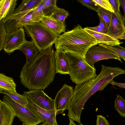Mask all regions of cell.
I'll return each mask as SVG.
<instances>
[{
	"mask_svg": "<svg viewBox=\"0 0 125 125\" xmlns=\"http://www.w3.org/2000/svg\"><path fill=\"white\" fill-rule=\"evenodd\" d=\"M110 83L113 85L117 86L121 88H125V83H119L113 81Z\"/></svg>",
	"mask_w": 125,
	"mask_h": 125,
	"instance_id": "35",
	"label": "cell"
},
{
	"mask_svg": "<svg viewBox=\"0 0 125 125\" xmlns=\"http://www.w3.org/2000/svg\"><path fill=\"white\" fill-rule=\"evenodd\" d=\"M84 30L91 36H93L99 44L113 46L120 45L122 43L118 39L111 37L103 33L97 32L84 28Z\"/></svg>",
	"mask_w": 125,
	"mask_h": 125,
	"instance_id": "16",
	"label": "cell"
},
{
	"mask_svg": "<svg viewBox=\"0 0 125 125\" xmlns=\"http://www.w3.org/2000/svg\"><path fill=\"white\" fill-rule=\"evenodd\" d=\"M22 125H26L25 124H24V123H23L22 124Z\"/></svg>",
	"mask_w": 125,
	"mask_h": 125,
	"instance_id": "41",
	"label": "cell"
},
{
	"mask_svg": "<svg viewBox=\"0 0 125 125\" xmlns=\"http://www.w3.org/2000/svg\"><path fill=\"white\" fill-rule=\"evenodd\" d=\"M69 15L68 11L58 8L57 6L52 10L47 16L50 18L64 23L66 18Z\"/></svg>",
	"mask_w": 125,
	"mask_h": 125,
	"instance_id": "21",
	"label": "cell"
},
{
	"mask_svg": "<svg viewBox=\"0 0 125 125\" xmlns=\"http://www.w3.org/2000/svg\"><path fill=\"white\" fill-rule=\"evenodd\" d=\"M96 125H110V124L105 117L101 115H97Z\"/></svg>",
	"mask_w": 125,
	"mask_h": 125,
	"instance_id": "32",
	"label": "cell"
},
{
	"mask_svg": "<svg viewBox=\"0 0 125 125\" xmlns=\"http://www.w3.org/2000/svg\"><path fill=\"white\" fill-rule=\"evenodd\" d=\"M68 62L70 79L76 84L96 77V69L89 65L85 58L74 54L65 52Z\"/></svg>",
	"mask_w": 125,
	"mask_h": 125,
	"instance_id": "4",
	"label": "cell"
},
{
	"mask_svg": "<svg viewBox=\"0 0 125 125\" xmlns=\"http://www.w3.org/2000/svg\"><path fill=\"white\" fill-rule=\"evenodd\" d=\"M43 0L33 10L32 14V19L33 22H38L41 21L44 16V7Z\"/></svg>",
	"mask_w": 125,
	"mask_h": 125,
	"instance_id": "23",
	"label": "cell"
},
{
	"mask_svg": "<svg viewBox=\"0 0 125 125\" xmlns=\"http://www.w3.org/2000/svg\"><path fill=\"white\" fill-rule=\"evenodd\" d=\"M42 0H24L18 7L15 10L13 15L35 9L40 3Z\"/></svg>",
	"mask_w": 125,
	"mask_h": 125,
	"instance_id": "19",
	"label": "cell"
},
{
	"mask_svg": "<svg viewBox=\"0 0 125 125\" xmlns=\"http://www.w3.org/2000/svg\"><path fill=\"white\" fill-rule=\"evenodd\" d=\"M11 109L16 116L26 125H37L43 121L26 107L14 101L6 95L2 100Z\"/></svg>",
	"mask_w": 125,
	"mask_h": 125,
	"instance_id": "6",
	"label": "cell"
},
{
	"mask_svg": "<svg viewBox=\"0 0 125 125\" xmlns=\"http://www.w3.org/2000/svg\"><path fill=\"white\" fill-rule=\"evenodd\" d=\"M125 33V25L118 19L113 12H112L111 21L106 34L116 38Z\"/></svg>",
	"mask_w": 125,
	"mask_h": 125,
	"instance_id": "14",
	"label": "cell"
},
{
	"mask_svg": "<svg viewBox=\"0 0 125 125\" xmlns=\"http://www.w3.org/2000/svg\"><path fill=\"white\" fill-rule=\"evenodd\" d=\"M98 15L99 17L100 21L98 26L101 27L104 33L106 34L108 32V27L105 22L102 18L99 15Z\"/></svg>",
	"mask_w": 125,
	"mask_h": 125,
	"instance_id": "33",
	"label": "cell"
},
{
	"mask_svg": "<svg viewBox=\"0 0 125 125\" xmlns=\"http://www.w3.org/2000/svg\"><path fill=\"white\" fill-rule=\"evenodd\" d=\"M99 74L89 80L76 84L72 99L68 107L69 118L80 124L81 115L85 104L89 99L98 91L103 90L116 77L125 74V70L118 67L103 65Z\"/></svg>",
	"mask_w": 125,
	"mask_h": 125,
	"instance_id": "1",
	"label": "cell"
},
{
	"mask_svg": "<svg viewBox=\"0 0 125 125\" xmlns=\"http://www.w3.org/2000/svg\"><path fill=\"white\" fill-rule=\"evenodd\" d=\"M25 55L26 61L25 63L29 64L36 58L40 51L39 48L32 41L26 40L20 48Z\"/></svg>",
	"mask_w": 125,
	"mask_h": 125,
	"instance_id": "15",
	"label": "cell"
},
{
	"mask_svg": "<svg viewBox=\"0 0 125 125\" xmlns=\"http://www.w3.org/2000/svg\"><path fill=\"white\" fill-rule=\"evenodd\" d=\"M79 125H83L82 124H80Z\"/></svg>",
	"mask_w": 125,
	"mask_h": 125,
	"instance_id": "42",
	"label": "cell"
},
{
	"mask_svg": "<svg viewBox=\"0 0 125 125\" xmlns=\"http://www.w3.org/2000/svg\"><path fill=\"white\" fill-rule=\"evenodd\" d=\"M27 102L25 106L34 114L43 121V123L50 125H58L56 120V112L55 109L47 110L39 107L35 104L24 93Z\"/></svg>",
	"mask_w": 125,
	"mask_h": 125,
	"instance_id": "8",
	"label": "cell"
},
{
	"mask_svg": "<svg viewBox=\"0 0 125 125\" xmlns=\"http://www.w3.org/2000/svg\"><path fill=\"white\" fill-rule=\"evenodd\" d=\"M87 29L97 32L104 33L101 27L99 26L94 27H87Z\"/></svg>",
	"mask_w": 125,
	"mask_h": 125,
	"instance_id": "34",
	"label": "cell"
},
{
	"mask_svg": "<svg viewBox=\"0 0 125 125\" xmlns=\"http://www.w3.org/2000/svg\"><path fill=\"white\" fill-rule=\"evenodd\" d=\"M73 87L65 84L57 93L54 100L56 115L62 114L67 109L73 97Z\"/></svg>",
	"mask_w": 125,
	"mask_h": 125,
	"instance_id": "9",
	"label": "cell"
},
{
	"mask_svg": "<svg viewBox=\"0 0 125 125\" xmlns=\"http://www.w3.org/2000/svg\"><path fill=\"white\" fill-rule=\"evenodd\" d=\"M116 39H120L121 40L125 39V33L122 35L120 36L117 37Z\"/></svg>",
	"mask_w": 125,
	"mask_h": 125,
	"instance_id": "38",
	"label": "cell"
},
{
	"mask_svg": "<svg viewBox=\"0 0 125 125\" xmlns=\"http://www.w3.org/2000/svg\"><path fill=\"white\" fill-rule=\"evenodd\" d=\"M98 15L100 16L105 22L108 27L111 19L112 12L105 9L99 5Z\"/></svg>",
	"mask_w": 125,
	"mask_h": 125,
	"instance_id": "27",
	"label": "cell"
},
{
	"mask_svg": "<svg viewBox=\"0 0 125 125\" xmlns=\"http://www.w3.org/2000/svg\"><path fill=\"white\" fill-rule=\"evenodd\" d=\"M125 101L119 94L117 95L115 100L114 106L120 115L125 117Z\"/></svg>",
	"mask_w": 125,
	"mask_h": 125,
	"instance_id": "24",
	"label": "cell"
},
{
	"mask_svg": "<svg viewBox=\"0 0 125 125\" xmlns=\"http://www.w3.org/2000/svg\"><path fill=\"white\" fill-rule=\"evenodd\" d=\"M69 125H77L74 123V121L70 118H69Z\"/></svg>",
	"mask_w": 125,
	"mask_h": 125,
	"instance_id": "37",
	"label": "cell"
},
{
	"mask_svg": "<svg viewBox=\"0 0 125 125\" xmlns=\"http://www.w3.org/2000/svg\"><path fill=\"white\" fill-rule=\"evenodd\" d=\"M56 0H43L44 13V16H47L56 5Z\"/></svg>",
	"mask_w": 125,
	"mask_h": 125,
	"instance_id": "28",
	"label": "cell"
},
{
	"mask_svg": "<svg viewBox=\"0 0 125 125\" xmlns=\"http://www.w3.org/2000/svg\"><path fill=\"white\" fill-rule=\"evenodd\" d=\"M98 44L93 36L78 24L71 30L59 35L55 46L56 50L73 53L85 58L88 50Z\"/></svg>",
	"mask_w": 125,
	"mask_h": 125,
	"instance_id": "3",
	"label": "cell"
},
{
	"mask_svg": "<svg viewBox=\"0 0 125 125\" xmlns=\"http://www.w3.org/2000/svg\"><path fill=\"white\" fill-rule=\"evenodd\" d=\"M109 1L113 8L114 11V13L118 19L125 25V19L120 12L119 0H109Z\"/></svg>",
	"mask_w": 125,
	"mask_h": 125,
	"instance_id": "25",
	"label": "cell"
},
{
	"mask_svg": "<svg viewBox=\"0 0 125 125\" xmlns=\"http://www.w3.org/2000/svg\"><path fill=\"white\" fill-rule=\"evenodd\" d=\"M25 93L37 105L47 110L55 109L54 100L48 96L42 89L24 91Z\"/></svg>",
	"mask_w": 125,
	"mask_h": 125,
	"instance_id": "11",
	"label": "cell"
},
{
	"mask_svg": "<svg viewBox=\"0 0 125 125\" xmlns=\"http://www.w3.org/2000/svg\"><path fill=\"white\" fill-rule=\"evenodd\" d=\"M2 102V101L0 100V104H1V103Z\"/></svg>",
	"mask_w": 125,
	"mask_h": 125,
	"instance_id": "40",
	"label": "cell"
},
{
	"mask_svg": "<svg viewBox=\"0 0 125 125\" xmlns=\"http://www.w3.org/2000/svg\"><path fill=\"white\" fill-rule=\"evenodd\" d=\"M54 57L56 73L69 74L68 63L64 52L60 50H56Z\"/></svg>",
	"mask_w": 125,
	"mask_h": 125,
	"instance_id": "13",
	"label": "cell"
},
{
	"mask_svg": "<svg viewBox=\"0 0 125 125\" xmlns=\"http://www.w3.org/2000/svg\"><path fill=\"white\" fill-rule=\"evenodd\" d=\"M26 40L24 30L21 28L7 33L3 49L5 52L10 54L15 50H19Z\"/></svg>",
	"mask_w": 125,
	"mask_h": 125,
	"instance_id": "10",
	"label": "cell"
},
{
	"mask_svg": "<svg viewBox=\"0 0 125 125\" xmlns=\"http://www.w3.org/2000/svg\"><path fill=\"white\" fill-rule=\"evenodd\" d=\"M77 1L83 5L98 12V5L93 0H78Z\"/></svg>",
	"mask_w": 125,
	"mask_h": 125,
	"instance_id": "29",
	"label": "cell"
},
{
	"mask_svg": "<svg viewBox=\"0 0 125 125\" xmlns=\"http://www.w3.org/2000/svg\"><path fill=\"white\" fill-rule=\"evenodd\" d=\"M114 59L122 63L121 58L116 53L105 47L98 44L91 47L87 51L85 59L91 66L94 67L95 63L99 61Z\"/></svg>",
	"mask_w": 125,
	"mask_h": 125,
	"instance_id": "7",
	"label": "cell"
},
{
	"mask_svg": "<svg viewBox=\"0 0 125 125\" xmlns=\"http://www.w3.org/2000/svg\"><path fill=\"white\" fill-rule=\"evenodd\" d=\"M40 125H50L49 124L45 123H43V124H41Z\"/></svg>",
	"mask_w": 125,
	"mask_h": 125,
	"instance_id": "39",
	"label": "cell"
},
{
	"mask_svg": "<svg viewBox=\"0 0 125 125\" xmlns=\"http://www.w3.org/2000/svg\"><path fill=\"white\" fill-rule=\"evenodd\" d=\"M0 93L5 94L15 102L24 106L25 107L27 104L26 99L23 95L15 94L8 90L2 89L0 90Z\"/></svg>",
	"mask_w": 125,
	"mask_h": 125,
	"instance_id": "22",
	"label": "cell"
},
{
	"mask_svg": "<svg viewBox=\"0 0 125 125\" xmlns=\"http://www.w3.org/2000/svg\"></svg>",
	"mask_w": 125,
	"mask_h": 125,
	"instance_id": "43",
	"label": "cell"
},
{
	"mask_svg": "<svg viewBox=\"0 0 125 125\" xmlns=\"http://www.w3.org/2000/svg\"><path fill=\"white\" fill-rule=\"evenodd\" d=\"M16 84L12 78L0 73V89L10 91L15 94Z\"/></svg>",
	"mask_w": 125,
	"mask_h": 125,
	"instance_id": "20",
	"label": "cell"
},
{
	"mask_svg": "<svg viewBox=\"0 0 125 125\" xmlns=\"http://www.w3.org/2000/svg\"><path fill=\"white\" fill-rule=\"evenodd\" d=\"M56 73L52 46L40 51L29 64L25 63L20 72L21 83L30 90L43 89L53 81Z\"/></svg>",
	"mask_w": 125,
	"mask_h": 125,
	"instance_id": "2",
	"label": "cell"
},
{
	"mask_svg": "<svg viewBox=\"0 0 125 125\" xmlns=\"http://www.w3.org/2000/svg\"><path fill=\"white\" fill-rule=\"evenodd\" d=\"M98 44L111 50L122 58L124 61L125 60V48L121 46L120 45L110 46L102 44Z\"/></svg>",
	"mask_w": 125,
	"mask_h": 125,
	"instance_id": "26",
	"label": "cell"
},
{
	"mask_svg": "<svg viewBox=\"0 0 125 125\" xmlns=\"http://www.w3.org/2000/svg\"><path fill=\"white\" fill-rule=\"evenodd\" d=\"M40 21L51 31L59 35L65 32L66 26L64 23L48 16H44Z\"/></svg>",
	"mask_w": 125,
	"mask_h": 125,
	"instance_id": "18",
	"label": "cell"
},
{
	"mask_svg": "<svg viewBox=\"0 0 125 125\" xmlns=\"http://www.w3.org/2000/svg\"><path fill=\"white\" fill-rule=\"evenodd\" d=\"M26 32L40 51L52 46L59 35L52 32L40 21L24 25Z\"/></svg>",
	"mask_w": 125,
	"mask_h": 125,
	"instance_id": "5",
	"label": "cell"
},
{
	"mask_svg": "<svg viewBox=\"0 0 125 125\" xmlns=\"http://www.w3.org/2000/svg\"><path fill=\"white\" fill-rule=\"evenodd\" d=\"M16 116L10 107L2 101L0 104V125H12Z\"/></svg>",
	"mask_w": 125,
	"mask_h": 125,
	"instance_id": "17",
	"label": "cell"
},
{
	"mask_svg": "<svg viewBox=\"0 0 125 125\" xmlns=\"http://www.w3.org/2000/svg\"><path fill=\"white\" fill-rule=\"evenodd\" d=\"M99 6L103 9L114 13L113 7L109 0H93Z\"/></svg>",
	"mask_w": 125,
	"mask_h": 125,
	"instance_id": "30",
	"label": "cell"
},
{
	"mask_svg": "<svg viewBox=\"0 0 125 125\" xmlns=\"http://www.w3.org/2000/svg\"><path fill=\"white\" fill-rule=\"evenodd\" d=\"M17 0H0V22L4 24L11 18Z\"/></svg>",
	"mask_w": 125,
	"mask_h": 125,
	"instance_id": "12",
	"label": "cell"
},
{
	"mask_svg": "<svg viewBox=\"0 0 125 125\" xmlns=\"http://www.w3.org/2000/svg\"><path fill=\"white\" fill-rule=\"evenodd\" d=\"M7 34L4 24L0 22V52L3 49Z\"/></svg>",
	"mask_w": 125,
	"mask_h": 125,
	"instance_id": "31",
	"label": "cell"
},
{
	"mask_svg": "<svg viewBox=\"0 0 125 125\" xmlns=\"http://www.w3.org/2000/svg\"><path fill=\"white\" fill-rule=\"evenodd\" d=\"M120 4L121 5L122 7L124 13V18H125V0H119Z\"/></svg>",
	"mask_w": 125,
	"mask_h": 125,
	"instance_id": "36",
	"label": "cell"
}]
</instances>
